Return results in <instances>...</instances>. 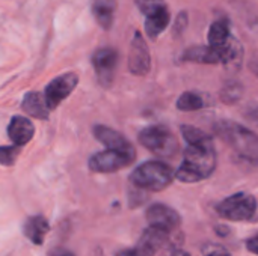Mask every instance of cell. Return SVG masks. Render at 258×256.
<instances>
[{"label":"cell","instance_id":"1","mask_svg":"<svg viewBox=\"0 0 258 256\" xmlns=\"http://www.w3.org/2000/svg\"><path fill=\"white\" fill-rule=\"evenodd\" d=\"M216 169V149L213 139L187 143L180 167L175 170V178L186 184L207 180Z\"/></svg>","mask_w":258,"mask_h":256},{"label":"cell","instance_id":"2","mask_svg":"<svg viewBox=\"0 0 258 256\" xmlns=\"http://www.w3.org/2000/svg\"><path fill=\"white\" fill-rule=\"evenodd\" d=\"M215 133L227 142L242 158L258 164V134L246 127L231 122L219 121L215 125Z\"/></svg>","mask_w":258,"mask_h":256},{"label":"cell","instance_id":"3","mask_svg":"<svg viewBox=\"0 0 258 256\" xmlns=\"http://www.w3.org/2000/svg\"><path fill=\"white\" fill-rule=\"evenodd\" d=\"M175 178L174 169L159 160H151L139 164L130 175V183L148 192H162L172 184Z\"/></svg>","mask_w":258,"mask_h":256},{"label":"cell","instance_id":"4","mask_svg":"<svg viewBox=\"0 0 258 256\" xmlns=\"http://www.w3.org/2000/svg\"><path fill=\"white\" fill-rule=\"evenodd\" d=\"M139 143L162 158H171L178 152L175 134L165 125H151L144 128L138 136Z\"/></svg>","mask_w":258,"mask_h":256},{"label":"cell","instance_id":"5","mask_svg":"<svg viewBox=\"0 0 258 256\" xmlns=\"http://www.w3.org/2000/svg\"><path fill=\"white\" fill-rule=\"evenodd\" d=\"M218 214L230 222L251 220L257 213V201L252 195L240 192L225 198L216 205Z\"/></svg>","mask_w":258,"mask_h":256},{"label":"cell","instance_id":"6","mask_svg":"<svg viewBox=\"0 0 258 256\" xmlns=\"http://www.w3.org/2000/svg\"><path fill=\"white\" fill-rule=\"evenodd\" d=\"M135 158L136 157H133V155L107 148L104 151L95 152L89 158L88 166L95 174H113V172H118V170L130 166L135 161Z\"/></svg>","mask_w":258,"mask_h":256},{"label":"cell","instance_id":"7","mask_svg":"<svg viewBox=\"0 0 258 256\" xmlns=\"http://www.w3.org/2000/svg\"><path fill=\"white\" fill-rule=\"evenodd\" d=\"M118 60H119L118 51L115 48H110V47L98 48L92 54L91 62H92L97 80L103 88H110L112 86V83L115 80Z\"/></svg>","mask_w":258,"mask_h":256},{"label":"cell","instance_id":"8","mask_svg":"<svg viewBox=\"0 0 258 256\" xmlns=\"http://www.w3.org/2000/svg\"><path fill=\"white\" fill-rule=\"evenodd\" d=\"M169 237V232L156 228V226H148L144 232L136 246L119 250L115 256H154L156 252L166 243Z\"/></svg>","mask_w":258,"mask_h":256},{"label":"cell","instance_id":"9","mask_svg":"<svg viewBox=\"0 0 258 256\" xmlns=\"http://www.w3.org/2000/svg\"><path fill=\"white\" fill-rule=\"evenodd\" d=\"M79 83V77L76 72H65L56 78H53L44 91V97L50 110H54L60 103H63L68 95L76 89Z\"/></svg>","mask_w":258,"mask_h":256},{"label":"cell","instance_id":"10","mask_svg":"<svg viewBox=\"0 0 258 256\" xmlns=\"http://www.w3.org/2000/svg\"><path fill=\"white\" fill-rule=\"evenodd\" d=\"M151 69V56L145 38L141 32H136L128 51V71L133 75H147Z\"/></svg>","mask_w":258,"mask_h":256},{"label":"cell","instance_id":"11","mask_svg":"<svg viewBox=\"0 0 258 256\" xmlns=\"http://www.w3.org/2000/svg\"><path fill=\"white\" fill-rule=\"evenodd\" d=\"M147 220H148V225L150 226H156V228H160L166 232H172L175 231L178 226H180V214L168 207V205H163V204H154L151 205L148 210H147Z\"/></svg>","mask_w":258,"mask_h":256},{"label":"cell","instance_id":"12","mask_svg":"<svg viewBox=\"0 0 258 256\" xmlns=\"http://www.w3.org/2000/svg\"><path fill=\"white\" fill-rule=\"evenodd\" d=\"M94 136L97 140H100L104 146H107L109 149H115V151H121L124 154L133 155L136 157V149L135 146L130 143V140H127L121 133L115 131L113 128H109L106 125H95L92 128Z\"/></svg>","mask_w":258,"mask_h":256},{"label":"cell","instance_id":"13","mask_svg":"<svg viewBox=\"0 0 258 256\" xmlns=\"http://www.w3.org/2000/svg\"><path fill=\"white\" fill-rule=\"evenodd\" d=\"M33 133H35L33 124L24 116H14L8 124V137L14 145L24 146L32 140Z\"/></svg>","mask_w":258,"mask_h":256},{"label":"cell","instance_id":"14","mask_svg":"<svg viewBox=\"0 0 258 256\" xmlns=\"http://www.w3.org/2000/svg\"><path fill=\"white\" fill-rule=\"evenodd\" d=\"M181 59L186 60V62L215 65V63H221L222 50L215 48L212 45H194V47H189V48L184 50Z\"/></svg>","mask_w":258,"mask_h":256},{"label":"cell","instance_id":"15","mask_svg":"<svg viewBox=\"0 0 258 256\" xmlns=\"http://www.w3.org/2000/svg\"><path fill=\"white\" fill-rule=\"evenodd\" d=\"M21 109H23L29 116L36 118V119H41V121H47V119L50 118V109H48V106H47L45 97H44V94L36 92V91L27 92V94L23 97Z\"/></svg>","mask_w":258,"mask_h":256},{"label":"cell","instance_id":"16","mask_svg":"<svg viewBox=\"0 0 258 256\" xmlns=\"http://www.w3.org/2000/svg\"><path fill=\"white\" fill-rule=\"evenodd\" d=\"M91 11H92L94 20L97 21V24L101 29L109 30L115 20L116 0H92Z\"/></svg>","mask_w":258,"mask_h":256},{"label":"cell","instance_id":"17","mask_svg":"<svg viewBox=\"0 0 258 256\" xmlns=\"http://www.w3.org/2000/svg\"><path fill=\"white\" fill-rule=\"evenodd\" d=\"M48 231H50V225L44 216H30L23 225V232L27 237V240L38 246L44 243V238Z\"/></svg>","mask_w":258,"mask_h":256},{"label":"cell","instance_id":"18","mask_svg":"<svg viewBox=\"0 0 258 256\" xmlns=\"http://www.w3.org/2000/svg\"><path fill=\"white\" fill-rule=\"evenodd\" d=\"M221 50H222L221 63L230 71H239L242 66V60H243V47L240 41L231 35L228 42Z\"/></svg>","mask_w":258,"mask_h":256},{"label":"cell","instance_id":"19","mask_svg":"<svg viewBox=\"0 0 258 256\" xmlns=\"http://www.w3.org/2000/svg\"><path fill=\"white\" fill-rule=\"evenodd\" d=\"M171 21V14L168 6L150 14L145 17V33L148 38L156 39L159 38V35L169 26Z\"/></svg>","mask_w":258,"mask_h":256},{"label":"cell","instance_id":"20","mask_svg":"<svg viewBox=\"0 0 258 256\" xmlns=\"http://www.w3.org/2000/svg\"><path fill=\"white\" fill-rule=\"evenodd\" d=\"M230 38H231V29H230L228 20L225 18L213 21L212 26L209 27V33H207L209 45L215 48H222L228 42Z\"/></svg>","mask_w":258,"mask_h":256},{"label":"cell","instance_id":"21","mask_svg":"<svg viewBox=\"0 0 258 256\" xmlns=\"http://www.w3.org/2000/svg\"><path fill=\"white\" fill-rule=\"evenodd\" d=\"M206 106V101L198 92H184L177 100V109L181 112H195Z\"/></svg>","mask_w":258,"mask_h":256},{"label":"cell","instance_id":"22","mask_svg":"<svg viewBox=\"0 0 258 256\" xmlns=\"http://www.w3.org/2000/svg\"><path fill=\"white\" fill-rule=\"evenodd\" d=\"M243 92V88L237 81H227L224 88L221 89V100L227 104H233L240 100Z\"/></svg>","mask_w":258,"mask_h":256},{"label":"cell","instance_id":"23","mask_svg":"<svg viewBox=\"0 0 258 256\" xmlns=\"http://www.w3.org/2000/svg\"><path fill=\"white\" fill-rule=\"evenodd\" d=\"M180 131H181V134H183V137H184V140L187 143H198V142H204V140L213 139L206 131L200 130L197 127H192V125H181Z\"/></svg>","mask_w":258,"mask_h":256},{"label":"cell","instance_id":"24","mask_svg":"<svg viewBox=\"0 0 258 256\" xmlns=\"http://www.w3.org/2000/svg\"><path fill=\"white\" fill-rule=\"evenodd\" d=\"M18 145H8V146H0V164L2 166H14L17 161V157L20 154Z\"/></svg>","mask_w":258,"mask_h":256},{"label":"cell","instance_id":"25","mask_svg":"<svg viewBox=\"0 0 258 256\" xmlns=\"http://www.w3.org/2000/svg\"><path fill=\"white\" fill-rule=\"evenodd\" d=\"M135 2H136V6L139 8V11L145 17L166 6L165 0H135Z\"/></svg>","mask_w":258,"mask_h":256},{"label":"cell","instance_id":"26","mask_svg":"<svg viewBox=\"0 0 258 256\" xmlns=\"http://www.w3.org/2000/svg\"><path fill=\"white\" fill-rule=\"evenodd\" d=\"M187 23H189V17L187 14L183 11L178 14L177 20H175V26H174V35H181L184 32V29L187 27Z\"/></svg>","mask_w":258,"mask_h":256},{"label":"cell","instance_id":"27","mask_svg":"<svg viewBox=\"0 0 258 256\" xmlns=\"http://www.w3.org/2000/svg\"><path fill=\"white\" fill-rule=\"evenodd\" d=\"M246 247H248L249 252L258 255V234H255L254 237H251V238L246 241Z\"/></svg>","mask_w":258,"mask_h":256},{"label":"cell","instance_id":"28","mask_svg":"<svg viewBox=\"0 0 258 256\" xmlns=\"http://www.w3.org/2000/svg\"><path fill=\"white\" fill-rule=\"evenodd\" d=\"M206 256H231L225 249H222V247H215V249H210Z\"/></svg>","mask_w":258,"mask_h":256},{"label":"cell","instance_id":"29","mask_svg":"<svg viewBox=\"0 0 258 256\" xmlns=\"http://www.w3.org/2000/svg\"><path fill=\"white\" fill-rule=\"evenodd\" d=\"M248 118H249L254 124H257L258 125V107H254V109H251V110L248 112Z\"/></svg>","mask_w":258,"mask_h":256},{"label":"cell","instance_id":"30","mask_svg":"<svg viewBox=\"0 0 258 256\" xmlns=\"http://www.w3.org/2000/svg\"><path fill=\"white\" fill-rule=\"evenodd\" d=\"M165 256H190L187 252H184V250H180V249H172V250H169L168 253Z\"/></svg>","mask_w":258,"mask_h":256},{"label":"cell","instance_id":"31","mask_svg":"<svg viewBox=\"0 0 258 256\" xmlns=\"http://www.w3.org/2000/svg\"><path fill=\"white\" fill-rule=\"evenodd\" d=\"M56 256H74V255H73L71 252H68V250H60V252H59Z\"/></svg>","mask_w":258,"mask_h":256},{"label":"cell","instance_id":"32","mask_svg":"<svg viewBox=\"0 0 258 256\" xmlns=\"http://www.w3.org/2000/svg\"><path fill=\"white\" fill-rule=\"evenodd\" d=\"M252 69L255 71V74H257V75H258V62H255V63L252 65Z\"/></svg>","mask_w":258,"mask_h":256}]
</instances>
